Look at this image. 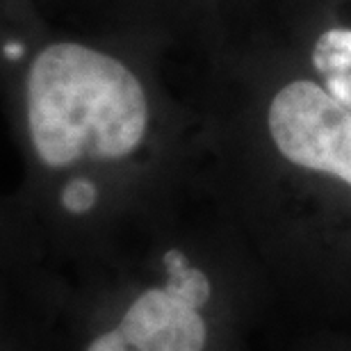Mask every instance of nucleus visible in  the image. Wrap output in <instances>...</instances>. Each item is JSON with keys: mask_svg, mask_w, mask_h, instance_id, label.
I'll return each instance as SVG.
<instances>
[{"mask_svg": "<svg viewBox=\"0 0 351 351\" xmlns=\"http://www.w3.org/2000/svg\"><path fill=\"white\" fill-rule=\"evenodd\" d=\"M269 132L280 156L351 185V112L311 80L290 82L274 96Z\"/></svg>", "mask_w": 351, "mask_h": 351, "instance_id": "f03ea898", "label": "nucleus"}, {"mask_svg": "<svg viewBox=\"0 0 351 351\" xmlns=\"http://www.w3.org/2000/svg\"><path fill=\"white\" fill-rule=\"evenodd\" d=\"M3 55L7 60H21V58H23V46L16 44V41H10V44H5Z\"/></svg>", "mask_w": 351, "mask_h": 351, "instance_id": "39448f33", "label": "nucleus"}, {"mask_svg": "<svg viewBox=\"0 0 351 351\" xmlns=\"http://www.w3.org/2000/svg\"><path fill=\"white\" fill-rule=\"evenodd\" d=\"M313 62L326 78L328 94L351 112V32H326L315 46Z\"/></svg>", "mask_w": 351, "mask_h": 351, "instance_id": "20e7f679", "label": "nucleus"}, {"mask_svg": "<svg viewBox=\"0 0 351 351\" xmlns=\"http://www.w3.org/2000/svg\"><path fill=\"white\" fill-rule=\"evenodd\" d=\"M149 108L139 80L121 62L80 44H53L27 78V130L48 173L82 160H123L146 135Z\"/></svg>", "mask_w": 351, "mask_h": 351, "instance_id": "f257e3e1", "label": "nucleus"}, {"mask_svg": "<svg viewBox=\"0 0 351 351\" xmlns=\"http://www.w3.org/2000/svg\"><path fill=\"white\" fill-rule=\"evenodd\" d=\"M0 351H66L62 292L39 276L0 271Z\"/></svg>", "mask_w": 351, "mask_h": 351, "instance_id": "7ed1b4c3", "label": "nucleus"}]
</instances>
